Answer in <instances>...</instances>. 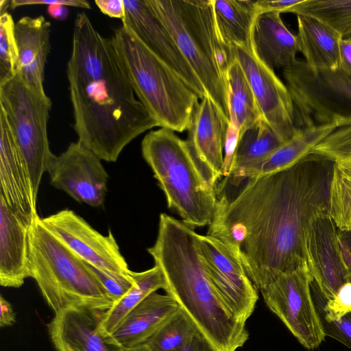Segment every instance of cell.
Wrapping results in <instances>:
<instances>
[{
	"label": "cell",
	"instance_id": "7c38bea8",
	"mask_svg": "<svg viewBox=\"0 0 351 351\" xmlns=\"http://www.w3.org/2000/svg\"><path fill=\"white\" fill-rule=\"evenodd\" d=\"M233 56L249 82L263 121L285 142L289 141L299 128L287 85L259 58L252 40L247 45L234 46Z\"/></svg>",
	"mask_w": 351,
	"mask_h": 351
},
{
	"label": "cell",
	"instance_id": "d6a6232c",
	"mask_svg": "<svg viewBox=\"0 0 351 351\" xmlns=\"http://www.w3.org/2000/svg\"><path fill=\"white\" fill-rule=\"evenodd\" d=\"M335 128L309 153L324 156L334 162L351 164V119L335 121Z\"/></svg>",
	"mask_w": 351,
	"mask_h": 351
},
{
	"label": "cell",
	"instance_id": "5b68a950",
	"mask_svg": "<svg viewBox=\"0 0 351 351\" xmlns=\"http://www.w3.org/2000/svg\"><path fill=\"white\" fill-rule=\"evenodd\" d=\"M144 160L166 197L167 206L188 226L209 225L216 209V189L208 182L186 140L160 128L141 142Z\"/></svg>",
	"mask_w": 351,
	"mask_h": 351
},
{
	"label": "cell",
	"instance_id": "8d00e7d4",
	"mask_svg": "<svg viewBox=\"0 0 351 351\" xmlns=\"http://www.w3.org/2000/svg\"><path fill=\"white\" fill-rule=\"evenodd\" d=\"M322 319L331 322L338 320L351 312V282L343 285L336 295L326 301Z\"/></svg>",
	"mask_w": 351,
	"mask_h": 351
},
{
	"label": "cell",
	"instance_id": "7402d4cb",
	"mask_svg": "<svg viewBox=\"0 0 351 351\" xmlns=\"http://www.w3.org/2000/svg\"><path fill=\"white\" fill-rule=\"evenodd\" d=\"M51 23L43 16H24L14 26L18 50L16 72L36 90L45 93L44 74L50 51Z\"/></svg>",
	"mask_w": 351,
	"mask_h": 351
},
{
	"label": "cell",
	"instance_id": "8fae6325",
	"mask_svg": "<svg viewBox=\"0 0 351 351\" xmlns=\"http://www.w3.org/2000/svg\"><path fill=\"white\" fill-rule=\"evenodd\" d=\"M194 239L213 285L234 317L246 323L254 313L258 294L243 263L216 238L195 232Z\"/></svg>",
	"mask_w": 351,
	"mask_h": 351
},
{
	"label": "cell",
	"instance_id": "4dcf8cb0",
	"mask_svg": "<svg viewBox=\"0 0 351 351\" xmlns=\"http://www.w3.org/2000/svg\"><path fill=\"white\" fill-rule=\"evenodd\" d=\"M197 333L192 321L179 308L143 344L150 351H183Z\"/></svg>",
	"mask_w": 351,
	"mask_h": 351
},
{
	"label": "cell",
	"instance_id": "6da1fadb",
	"mask_svg": "<svg viewBox=\"0 0 351 351\" xmlns=\"http://www.w3.org/2000/svg\"><path fill=\"white\" fill-rule=\"evenodd\" d=\"M334 163L308 153L285 169L247 179L233 198L217 199L207 235L240 259L258 291L306 263V232L329 215Z\"/></svg>",
	"mask_w": 351,
	"mask_h": 351
},
{
	"label": "cell",
	"instance_id": "f6af8a7d",
	"mask_svg": "<svg viewBox=\"0 0 351 351\" xmlns=\"http://www.w3.org/2000/svg\"><path fill=\"white\" fill-rule=\"evenodd\" d=\"M9 3H10V1H7V0L6 1L1 0L0 1L1 14H3L6 12V8H7L8 5H8Z\"/></svg>",
	"mask_w": 351,
	"mask_h": 351
},
{
	"label": "cell",
	"instance_id": "52a82bcc",
	"mask_svg": "<svg viewBox=\"0 0 351 351\" xmlns=\"http://www.w3.org/2000/svg\"><path fill=\"white\" fill-rule=\"evenodd\" d=\"M110 39L136 97L158 127L187 130L198 95L124 25L113 29Z\"/></svg>",
	"mask_w": 351,
	"mask_h": 351
},
{
	"label": "cell",
	"instance_id": "836d02e7",
	"mask_svg": "<svg viewBox=\"0 0 351 351\" xmlns=\"http://www.w3.org/2000/svg\"><path fill=\"white\" fill-rule=\"evenodd\" d=\"M12 16L7 12L0 16V83L12 77L17 71L18 50Z\"/></svg>",
	"mask_w": 351,
	"mask_h": 351
},
{
	"label": "cell",
	"instance_id": "484cf974",
	"mask_svg": "<svg viewBox=\"0 0 351 351\" xmlns=\"http://www.w3.org/2000/svg\"><path fill=\"white\" fill-rule=\"evenodd\" d=\"M255 2L256 0H213L219 37L233 58L234 46L252 43V27L258 15Z\"/></svg>",
	"mask_w": 351,
	"mask_h": 351
},
{
	"label": "cell",
	"instance_id": "3957f363",
	"mask_svg": "<svg viewBox=\"0 0 351 351\" xmlns=\"http://www.w3.org/2000/svg\"><path fill=\"white\" fill-rule=\"evenodd\" d=\"M195 231L161 213L148 253L165 276L167 294L192 321L210 351H236L250 337L245 322L234 317L210 280L195 244Z\"/></svg>",
	"mask_w": 351,
	"mask_h": 351
},
{
	"label": "cell",
	"instance_id": "60d3db41",
	"mask_svg": "<svg viewBox=\"0 0 351 351\" xmlns=\"http://www.w3.org/2000/svg\"><path fill=\"white\" fill-rule=\"evenodd\" d=\"M341 68L351 74V38H342L339 44Z\"/></svg>",
	"mask_w": 351,
	"mask_h": 351
},
{
	"label": "cell",
	"instance_id": "d6986e66",
	"mask_svg": "<svg viewBox=\"0 0 351 351\" xmlns=\"http://www.w3.org/2000/svg\"><path fill=\"white\" fill-rule=\"evenodd\" d=\"M104 312L71 308L56 313L47 324L48 332L56 350L120 351L109 344L100 332Z\"/></svg>",
	"mask_w": 351,
	"mask_h": 351
},
{
	"label": "cell",
	"instance_id": "8992f818",
	"mask_svg": "<svg viewBox=\"0 0 351 351\" xmlns=\"http://www.w3.org/2000/svg\"><path fill=\"white\" fill-rule=\"evenodd\" d=\"M30 278L54 314L78 308L106 311L114 301L89 265L43 224L38 215L29 228Z\"/></svg>",
	"mask_w": 351,
	"mask_h": 351
},
{
	"label": "cell",
	"instance_id": "9c48e42d",
	"mask_svg": "<svg viewBox=\"0 0 351 351\" xmlns=\"http://www.w3.org/2000/svg\"><path fill=\"white\" fill-rule=\"evenodd\" d=\"M282 75L298 128L351 119V74L341 68L317 69L297 59Z\"/></svg>",
	"mask_w": 351,
	"mask_h": 351
},
{
	"label": "cell",
	"instance_id": "f1b7e54d",
	"mask_svg": "<svg viewBox=\"0 0 351 351\" xmlns=\"http://www.w3.org/2000/svg\"><path fill=\"white\" fill-rule=\"evenodd\" d=\"M285 142L269 125L261 120L246 130L239 138L234 160L232 179L240 173L268 157Z\"/></svg>",
	"mask_w": 351,
	"mask_h": 351
},
{
	"label": "cell",
	"instance_id": "ffe728a7",
	"mask_svg": "<svg viewBox=\"0 0 351 351\" xmlns=\"http://www.w3.org/2000/svg\"><path fill=\"white\" fill-rule=\"evenodd\" d=\"M31 225V224H30ZM0 198V285L19 288L30 278L29 228Z\"/></svg>",
	"mask_w": 351,
	"mask_h": 351
},
{
	"label": "cell",
	"instance_id": "f35d334b",
	"mask_svg": "<svg viewBox=\"0 0 351 351\" xmlns=\"http://www.w3.org/2000/svg\"><path fill=\"white\" fill-rule=\"evenodd\" d=\"M100 11L112 18L123 19L125 16L123 0H95Z\"/></svg>",
	"mask_w": 351,
	"mask_h": 351
},
{
	"label": "cell",
	"instance_id": "e0dca14e",
	"mask_svg": "<svg viewBox=\"0 0 351 351\" xmlns=\"http://www.w3.org/2000/svg\"><path fill=\"white\" fill-rule=\"evenodd\" d=\"M229 121L213 101L204 96L196 106L187 129L186 141L215 188L223 177L224 149Z\"/></svg>",
	"mask_w": 351,
	"mask_h": 351
},
{
	"label": "cell",
	"instance_id": "bcb514c9",
	"mask_svg": "<svg viewBox=\"0 0 351 351\" xmlns=\"http://www.w3.org/2000/svg\"><path fill=\"white\" fill-rule=\"evenodd\" d=\"M350 282H351V278H350Z\"/></svg>",
	"mask_w": 351,
	"mask_h": 351
},
{
	"label": "cell",
	"instance_id": "9a60e30c",
	"mask_svg": "<svg viewBox=\"0 0 351 351\" xmlns=\"http://www.w3.org/2000/svg\"><path fill=\"white\" fill-rule=\"evenodd\" d=\"M305 252L313 280L326 301L350 282L351 271L343 256L337 228L329 215L317 217L309 225Z\"/></svg>",
	"mask_w": 351,
	"mask_h": 351
},
{
	"label": "cell",
	"instance_id": "1f68e13d",
	"mask_svg": "<svg viewBox=\"0 0 351 351\" xmlns=\"http://www.w3.org/2000/svg\"><path fill=\"white\" fill-rule=\"evenodd\" d=\"M329 215L340 230H351V164L335 162L329 191Z\"/></svg>",
	"mask_w": 351,
	"mask_h": 351
},
{
	"label": "cell",
	"instance_id": "f546056e",
	"mask_svg": "<svg viewBox=\"0 0 351 351\" xmlns=\"http://www.w3.org/2000/svg\"><path fill=\"white\" fill-rule=\"evenodd\" d=\"M316 18L342 38H351V0H302L289 12Z\"/></svg>",
	"mask_w": 351,
	"mask_h": 351
},
{
	"label": "cell",
	"instance_id": "74e56055",
	"mask_svg": "<svg viewBox=\"0 0 351 351\" xmlns=\"http://www.w3.org/2000/svg\"><path fill=\"white\" fill-rule=\"evenodd\" d=\"M326 335L351 349V312L338 320L328 322L322 318Z\"/></svg>",
	"mask_w": 351,
	"mask_h": 351
},
{
	"label": "cell",
	"instance_id": "7bdbcfd3",
	"mask_svg": "<svg viewBox=\"0 0 351 351\" xmlns=\"http://www.w3.org/2000/svg\"><path fill=\"white\" fill-rule=\"evenodd\" d=\"M183 351H210L204 338L197 333L189 341Z\"/></svg>",
	"mask_w": 351,
	"mask_h": 351
},
{
	"label": "cell",
	"instance_id": "5bb4252c",
	"mask_svg": "<svg viewBox=\"0 0 351 351\" xmlns=\"http://www.w3.org/2000/svg\"><path fill=\"white\" fill-rule=\"evenodd\" d=\"M101 159L78 141L71 143L47 167L50 184L78 202L103 205L109 176Z\"/></svg>",
	"mask_w": 351,
	"mask_h": 351
},
{
	"label": "cell",
	"instance_id": "cb8c5ba5",
	"mask_svg": "<svg viewBox=\"0 0 351 351\" xmlns=\"http://www.w3.org/2000/svg\"><path fill=\"white\" fill-rule=\"evenodd\" d=\"M296 16L299 51L303 54L304 61L317 69L341 68V35L316 18L302 14Z\"/></svg>",
	"mask_w": 351,
	"mask_h": 351
},
{
	"label": "cell",
	"instance_id": "b9f144b4",
	"mask_svg": "<svg viewBox=\"0 0 351 351\" xmlns=\"http://www.w3.org/2000/svg\"><path fill=\"white\" fill-rule=\"evenodd\" d=\"M337 231L344 258L351 271V230Z\"/></svg>",
	"mask_w": 351,
	"mask_h": 351
},
{
	"label": "cell",
	"instance_id": "83f0119b",
	"mask_svg": "<svg viewBox=\"0 0 351 351\" xmlns=\"http://www.w3.org/2000/svg\"><path fill=\"white\" fill-rule=\"evenodd\" d=\"M134 284L130 291L117 303L104 313L100 332L106 337L111 334L126 315L144 299L158 289L165 290L166 280L161 269L155 265L147 270L132 271Z\"/></svg>",
	"mask_w": 351,
	"mask_h": 351
},
{
	"label": "cell",
	"instance_id": "2e32d148",
	"mask_svg": "<svg viewBox=\"0 0 351 351\" xmlns=\"http://www.w3.org/2000/svg\"><path fill=\"white\" fill-rule=\"evenodd\" d=\"M122 25L165 62L202 99L206 93L173 36L147 0H123Z\"/></svg>",
	"mask_w": 351,
	"mask_h": 351
},
{
	"label": "cell",
	"instance_id": "603a6c76",
	"mask_svg": "<svg viewBox=\"0 0 351 351\" xmlns=\"http://www.w3.org/2000/svg\"><path fill=\"white\" fill-rule=\"evenodd\" d=\"M252 40L257 56L274 70L283 69L297 60V36L289 30L278 12H263L256 16Z\"/></svg>",
	"mask_w": 351,
	"mask_h": 351
},
{
	"label": "cell",
	"instance_id": "ee69618b",
	"mask_svg": "<svg viewBox=\"0 0 351 351\" xmlns=\"http://www.w3.org/2000/svg\"><path fill=\"white\" fill-rule=\"evenodd\" d=\"M120 351H150V350L145 344H142L140 346H135L134 348L121 350Z\"/></svg>",
	"mask_w": 351,
	"mask_h": 351
},
{
	"label": "cell",
	"instance_id": "44dd1931",
	"mask_svg": "<svg viewBox=\"0 0 351 351\" xmlns=\"http://www.w3.org/2000/svg\"><path fill=\"white\" fill-rule=\"evenodd\" d=\"M179 308L169 295L154 292L134 307L117 328L105 337L106 340L120 350L142 345Z\"/></svg>",
	"mask_w": 351,
	"mask_h": 351
},
{
	"label": "cell",
	"instance_id": "ac0fdd59",
	"mask_svg": "<svg viewBox=\"0 0 351 351\" xmlns=\"http://www.w3.org/2000/svg\"><path fill=\"white\" fill-rule=\"evenodd\" d=\"M0 133V198L20 219L30 225L38 216L36 199L2 108Z\"/></svg>",
	"mask_w": 351,
	"mask_h": 351
},
{
	"label": "cell",
	"instance_id": "d4e9b609",
	"mask_svg": "<svg viewBox=\"0 0 351 351\" xmlns=\"http://www.w3.org/2000/svg\"><path fill=\"white\" fill-rule=\"evenodd\" d=\"M336 126V123L299 128L296 134L276 151L231 180L239 184L244 180L285 169L307 155Z\"/></svg>",
	"mask_w": 351,
	"mask_h": 351
},
{
	"label": "cell",
	"instance_id": "ba28073f",
	"mask_svg": "<svg viewBox=\"0 0 351 351\" xmlns=\"http://www.w3.org/2000/svg\"><path fill=\"white\" fill-rule=\"evenodd\" d=\"M0 104L37 199L43 175L54 156L47 134L51 99L27 84L16 72L0 83Z\"/></svg>",
	"mask_w": 351,
	"mask_h": 351
},
{
	"label": "cell",
	"instance_id": "d590c367",
	"mask_svg": "<svg viewBox=\"0 0 351 351\" xmlns=\"http://www.w3.org/2000/svg\"><path fill=\"white\" fill-rule=\"evenodd\" d=\"M89 267L114 301V304L119 301L134 284L132 271L130 276H122L104 272L90 265Z\"/></svg>",
	"mask_w": 351,
	"mask_h": 351
},
{
	"label": "cell",
	"instance_id": "4fadbf2b",
	"mask_svg": "<svg viewBox=\"0 0 351 351\" xmlns=\"http://www.w3.org/2000/svg\"><path fill=\"white\" fill-rule=\"evenodd\" d=\"M44 226L88 265L104 272L130 276L132 271L110 230L104 235L73 210L41 218Z\"/></svg>",
	"mask_w": 351,
	"mask_h": 351
},
{
	"label": "cell",
	"instance_id": "30bf717a",
	"mask_svg": "<svg viewBox=\"0 0 351 351\" xmlns=\"http://www.w3.org/2000/svg\"><path fill=\"white\" fill-rule=\"evenodd\" d=\"M313 281L306 263L260 290L268 308L308 350L318 348L326 336L311 293Z\"/></svg>",
	"mask_w": 351,
	"mask_h": 351
},
{
	"label": "cell",
	"instance_id": "7a4b0ae2",
	"mask_svg": "<svg viewBox=\"0 0 351 351\" xmlns=\"http://www.w3.org/2000/svg\"><path fill=\"white\" fill-rule=\"evenodd\" d=\"M66 76L78 141L116 162L134 138L158 123L136 97L110 38L84 12L75 19Z\"/></svg>",
	"mask_w": 351,
	"mask_h": 351
},
{
	"label": "cell",
	"instance_id": "ab89813d",
	"mask_svg": "<svg viewBox=\"0 0 351 351\" xmlns=\"http://www.w3.org/2000/svg\"><path fill=\"white\" fill-rule=\"evenodd\" d=\"M0 326H10L16 322V314L11 304L2 295L0 296Z\"/></svg>",
	"mask_w": 351,
	"mask_h": 351
},
{
	"label": "cell",
	"instance_id": "277c9868",
	"mask_svg": "<svg viewBox=\"0 0 351 351\" xmlns=\"http://www.w3.org/2000/svg\"><path fill=\"white\" fill-rule=\"evenodd\" d=\"M165 25L206 96L229 121L228 69L234 60L219 37L213 0H147Z\"/></svg>",
	"mask_w": 351,
	"mask_h": 351
},
{
	"label": "cell",
	"instance_id": "4316f807",
	"mask_svg": "<svg viewBox=\"0 0 351 351\" xmlns=\"http://www.w3.org/2000/svg\"><path fill=\"white\" fill-rule=\"evenodd\" d=\"M227 80L229 125L239 139L246 130L258 124L263 118L249 82L235 59L228 69Z\"/></svg>",
	"mask_w": 351,
	"mask_h": 351
},
{
	"label": "cell",
	"instance_id": "e575fe53",
	"mask_svg": "<svg viewBox=\"0 0 351 351\" xmlns=\"http://www.w3.org/2000/svg\"><path fill=\"white\" fill-rule=\"evenodd\" d=\"M47 5L49 15L58 21H64L69 16L67 6H73L84 9H90V5L86 1L80 0H12L10 3V8L15 9L17 7L31 5Z\"/></svg>",
	"mask_w": 351,
	"mask_h": 351
}]
</instances>
